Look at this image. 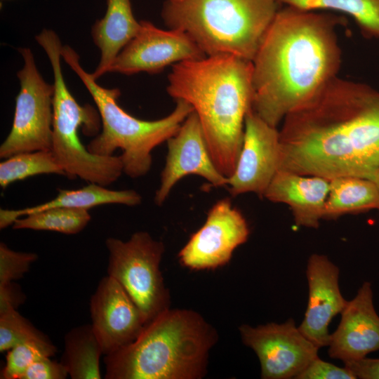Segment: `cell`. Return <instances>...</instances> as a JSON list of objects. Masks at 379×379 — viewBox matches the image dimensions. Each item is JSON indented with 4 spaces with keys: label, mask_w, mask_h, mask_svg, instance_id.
<instances>
[{
    "label": "cell",
    "mask_w": 379,
    "mask_h": 379,
    "mask_svg": "<svg viewBox=\"0 0 379 379\" xmlns=\"http://www.w3.org/2000/svg\"><path fill=\"white\" fill-rule=\"evenodd\" d=\"M371 209L379 211V185L374 181L353 176L330 180L324 219Z\"/></svg>",
    "instance_id": "cell-21"
},
{
    "label": "cell",
    "mask_w": 379,
    "mask_h": 379,
    "mask_svg": "<svg viewBox=\"0 0 379 379\" xmlns=\"http://www.w3.org/2000/svg\"><path fill=\"white\" fill-rule=\"evenodd\" d=\"M279 5L277 0L166 1L161 17L170 29L187 32L207 56L253 61Z\"/></svg>",
    "instance_id": "cell-6"
},
{
    "label": "cell",
    "mask_w": 379,
    "mask_h": 379,
    "mask_svg": "<svg viewBox=\"0 0 379 379\" xmlns=\"http://www.w3.org/2000/svg\"><path fill=\"white\" fill-rule=\"evenodd\" d=\"M168 79V93L192 106L216 168L230 178L241 150L245 118L252 109V61L228 54L182 61L172 66Z\"/></svg>",
    "instance_id": "cell-3"
},
{
    "label": "cell",
    "mask_w": 379,
    "mask_h": 379,
    "mask_svg": "<svg viewBox=\"0 0 379 379\" xmlns=\"http://www.w3.org/2000/svg\"><path fill=\"white\" fill-rule=\"evenodd\" d=\"M355 375L347 368L338 367L323 361L319 357L314 359L297 379H356Z\"/></svg>",
    "instance_id": "cell-29"
},
{
    "label": "cell",
    "mask_w": 379,
    "mask_h": 379,
    "mask_svg": "<svg viewBox=\"0 0 379 379\" xmlns=\"http://www.w3.org/2000/svg\"><path fill=\"white\" fill-rule=\"evenodd\" d=\"M91 325L105 356L133 343L147 325L143 316L114 278L99 282L91 298Z\"/></svg>",
    "instance_id": "cell-15"
},
{
    "label": "cell",
    "mask_w": 379,
    "mask_h": 379,
    "mask_svg": "<svg viewBox=\"0 0 379 379\" xmlns=\"http://www.w3.org/2000/svg\"><path fill=\"white\" fill-rule=\"evenodd\" d=\"M249 233L246 219L230 200H219L209 210L204 224L180 251L179 261L192 270L222 267L247 241Z\"/></svg>",
    "instance_id": "cell-11"
},
{
    "label": "cell",
    "mask_w": 379,
    "mask_h": 379,
    "mask_svg": "<svg viewBox=\"0 0 379 379\" xmlns=\"http://www.w3.org/2000/svg\"><path fill=\"white\" fill-rule=\"evenodd\" d=\"M216 330L198 312L168 309L129 345L105 356L106 379H199Z\"/></svg>",
    "instance_id": "cell-4"
},
{
    "label": "cell",
    "mask_w": 379,
    "mask_h": 379,
    "mask_svg": "<svg viewBox=\"0 0 379 379\" xmlns=\"http://www.w3.org/2000/svg\"><path fill=\"white\" fill-rule=\"evenodd\" d=\"M304 10H330L350 16L364 36L379 39V0H277Z\"/></svg>",
    "instance_id": "cell-23"
},
{
    "label": "cell",
    "mask_w": 379,
    "mask_h": 379,
    "mask_svg": "<svg viewBox=\"0 0 379 379\" xmlns=\"http://www.w3.org/2000/svg\"><path fill=\"white\" fill-rule=\"evenodd\" d=\"M61 363L72 379H100L101 346L91 324L74 327L65 336Z\"/></svg>",
    "instance_id": "cell-22"
},
{
    "label": "cell",
    "mask_w": 379,
    "mask_h": 379,
    "mask_svg": "<svg viewBox=\"0 0 379 379\" xmlns=\"http://www.w3.org/2000/svg\"><path fill=\"white\" fill-rule=\"evenodd\" d=\"M38 258L34 253L18 252L0 243V285L22 278Z\"/></svg>",
    "instance_id": "cell-28"
},
{
    "label": "cell",
    "mask_w": 379,
    "mask_h": 379,
    "mask_svg": "<svg viewBox=\"0 0 379 379\" xmlns=\"http://www.w3.org/2000/svg\"><path fill=\"white\" fill-rule=\"evenodd\" d=\"M168 1H171V2H178V1H180L181 0H167Z\"/></svg>",
    "instance_id": "cell-34"
},
{
    "label": "cell",
    "mask_w": 379,
    "mask_h": 379,
    "mask_svg": "<svg viewBox=\"0 0 379 379\" xmlns=\"http://www.w3.org/2000/svg\"><path fill=\"white\" fill-rule=\"evenodd\" d=\"M57 196L36 206L20 209H0V228L11 225L21 217L53 208H74L88 210L104 204H117L135 206L141 203L142 197L133 190H112L95 183L78 190L58 189Z\"/></svg>",
    "instance_id": "cell-20"
},
{
    "label": "cell",
    "mask_w": 379,
    "mask_h": 379,
    "mask_svg": "<svg viewBox=\"0 0 379 379\" xmlns=\"http://www.w3.org/2000/svg\"><path fill=\"white\" fill-rule=\"evenodd\" d=\"M330 180L279 170L267 188L264 197L288 205L297 226L317 229L324 219Z\"/></svg>",
    "instance_id": "cell-18"
},
{
    "label": "cell",
    "mask_w": 379,
    "mask_h": 379,
    "mask_svg": "<svg viewBox=\"0 0 379 379\" xmlns=\"http://www.w3.org/2000/svg\"><path fill=\"white\" fill-rule=\"evenodd\" d=\"M244 345L258 356L263 379L296 378L318 357L319 348L295 326L293 319L239 328Z\"/></svg>",
    "instance_id": "cell-10"
},
{
    "label": "cell",
    "mask_w": 379,
    "mask_h": 379,
    "mask_svg": "<svg viewBox=\"0 0 379 379\" xmlns=\"http://www.w3.org/2000/svg\"><path fill=\"white\" fill-rule=\"evenodd\" d=\"M281 123L279 170L328 180L353 176L375 182L379 91L337 76Z\"/></svg>",
    "instance_id": "cell-1"
},
{
    "label": "cell",
    "mask_w": 379,
    "mask_h": 379,
    "mask_svg": "<svg viewBox=\"0 0 379 379\" xmlns=\"http://www.w3.org/2000/svg\"><path fill=\"white\" fill-rule=\"evenodd\" d=\"M25 298L18 285L12 282L0 285V311L10 307L17 309Z\"/></svg>",
    "instance_id": "cell-32"
},
{
    "label": "cell",
    "mask_w": 379,
    "mask_h": 379,
    "mask_svg": "<svg viewBox=\"0 0 379 379\" xmlns=\"http://www.w3.org/2000/svg\"><path fill=\"white\" fill-rule=\"evenodd\" d=\"M107 275L124 288L140 310L146 324L170 308V295L160 263L164 244L147 232H135L126 241L109 237Z\"/></svg>",
    "instance_id": "cell-8"
},
{
    "label": "cell",
    "mask_w": 379,
    "mask_h": 379,
    "mask_svg": "<svg viewBox=\"0 0 379 379\" xmlns=\"http://www.w3.org/2000/svg\"><path fill=\"white\" fill-rule=\"evenodd\" d=\"M91 219L88 210L74 208H53L16 219L15 230L54 231L75 234L82 231Z\"/></svg>",
    "instance_id": "cell-24"
},
{
    "label": "cell",
    "mask_w": 379,
    "mask_h": 379,
    "mask_svg": "<svg viewBox=\"0 0 379 379\" xmlns=\"http://www.w3.org/2000/svg\"><path fill=\"white\" fill-rule=\"evenodd\" d=\"M27 342L53 344L46 335L22 317L17 309L10 307L0 311V352L9 350L18 344Z\"/></svg>",
    "instance_id": "cell-26"
},
{
    "label": "cell",
    "mask_w": 379,
    "mask_h": 379,
    "mask_svg": "<svg viewBox=\"0 0 379 379\" xmlns=\"http://www.w3.org/2000/svg\"><path fill=\"white\" fill-rule=\"evenodd\" d=\"M61 55L88 91L101 119L102 131L87 145L88 151L97 155L112 156L121 149L119 157L124 173L131 178L146 175L152 166L153 149L178 132L194 111L192 106L183 100H175L174 110L162 119H137L118 105L119 89L105 88L98 84L92 74L81 66L79 56L72 47L62 46Z\"/></svg>",
    "instance_id": "cell-5"
},
{
    "label": "cell",
    "mask_w": 379,
    "mask_h": 379,
    "mask_svg": "<svg viewBox=\"0 0 379 379\" xmlns=\"http://www.w3.org/2000/svg\"><path fill=\"white\" fill-rule=\"evenodd\" d=\"M67 375V369L61 362L46 357L32 364L22 379H65Z\"/></svg>",
    "instance_id": "cell-30"
},
{
    "label": "cell",
    "mask_w": 379,
    "mask_h": 379,
    "mask_svg": "<svg viewBox=\"0 0 379 379\" xmlns=\"http://www.w3.org/2000/svg\"><path fill=\"white\" fill-rule=\"evenodd\" d=\"M24 65L18 72L20 91L11 130L0 146V157L38 150H51L53 136V85L40 74L32 51L20 48Z\"/></svg>",
    "instance_id": "cell-9"
},
{
    "label": "cell",
    "mask_w": 379,
    "mask_h": 379,
    "mask_svg": "<svg viewBox=\"0 0 379 379\" xmlns=\"http://www.w3.org/2000/svg\"><path fill=\"white\" fill-rule=\"evenodd\" d=\"M339 268L325 255L314 253L308 258V302L298 328L319 349L328 346L329 324L347 302L339 288Z\"/></svg>",
    "instance_id": "cell-16"
},
{
    "label": "cell",
    "mask_w": 379,
    "mask_h": 379,
    "mask_svg": "<svg viewBox=\"0 0 379 379\" xmlns=\"http://www.w3.org/2000/svg\"><path fill=\"white\" fill-rule=\"evenodd\" d=\"M168 153L161 173L154 203L161 206L174 185L187 175L202 177L215 187L228 185V178L216 168L196 112L182 122L178 132L167 141Z\"/></svg>",
    "instance_id": "cell-14"
},
{
    "label": "cell",
    "mask_w": 379,
    "mask_h": 379,
    "mask_svg": "<svg viewBox=\"0 0 379 379\" xmlns=\"http://www.w3.org/2000/svg\"><path fill=\"white\" fill-rule=\"evenodd\" d=\"M344 17L285 6L266 31L253 62L252 109L277 128L285 117L338 76L336 34Z\"/></svg>",
    "instance_id": "cell-2"
},
{
    "label": "cell",
    "mask_w": 379,
    "mask_h": 379,
    "mask_svg": "<svg viewBox=\"0 0 379 379\" xmlns=\"http://www.w3.org/2000/svg\"><path fill=\"white\" fill-rule=\"evenodd\" d=\"M369 281H364L354 298L341 312L336 330L331 334L328 354L343 363L357 360L379 350V316Z\"/></svg>",
    "instance_id": "cell-17"
},
{
    "label": "cell",
    "mask_w": 379,
    "mask_h": 379,
    "mask_svg": "<svg viewBox=\"0 0 379 379\" xmlns=\"http://www.w3.org/2000/svg\"><path fill=\"white\" fill-rule=\"evenodd\" d=\"M375 182L379 185V172L376 175Z\"/></svg>",
    "instance_id": "cell-33"
},
{
    "label": "cell",
    "mask_w": 379,
    "mask_h": 379,
    "mask_svg": "<svg viewBox=\"0 0 379 379\" xmlns=\"http://www.w3.org/2000/svg\"><path fill=\"white\" fill-rule=\"evenodd\" d=\"M280 143L277 128L272 126L253 109L246 114L241 150L234 173L228 178L232 196L264 194L279 169Z\"/></svg>",
    "instance_id": "cell-13"
},
{
    "label": "cell",
    "mask_w": 379,
    "mask_h": 379,
    "mask_svg": "<svg viewBox=\"0 0 379 379\" xmlns=\"http://www.w3.org/2000/svg\"><path fill=\"white\" fill-rule=\"evenodd\" d=\"M41 174L65 175L51 150L18 153L1 162L0 186L6 189L14 182Z\"/></svg>",
    "instance_id": "cell-25"
},
{
    "label": "cell",
    "mask_w": 379,
    "mask_h": 379,
    "mask_svg": "<svg viewBox=\"0 0 379 379\" xmlns=\"http://www.w3.org/2000/svg\"><path fill=\"white\" fill-rule=\"evenodd\" d=\"M357 378L379 379V358L366 357L344 363Z\"/></svg>",
    "instance_id": "cell-31"
},
{
    "label": "cell",
    "mask_w": 379,
    "mask_h": 379,
    "mask_svg": "<svg viewBox=\"0 0 379 379\" xmlns=\"http://www.w3.org/2000/svg\"><path fill=\"white\" fill-rule=\"evenodd\" d=\"M140 23L137 34L117 56L109 72L156 74L168 65L207 56L182 29L164 30L147 20Z\"/></svg>",
    "instance_id": "cell-12"
},
{
    "label": "cell",
    "mask_w": 379,
    "mask_h": 379,
    "mask_svg": "<svg viewBox=\"0 0 379 379\" xmlns=\"http://www.w3.org/2000/svg\"><path fill=\"white\" fill-rule=\"evenodd\" d=\"M140 27L130 0H107L105 15L91 29L94 44L101 53L100 60L92 74L95 80L109 72L117 56L137 34Z\"/></svg>",
    "instance_id": "cell-19"
},
{
    "label": "cell",
    "mask_w": 379,
    "mask_h": 379,
    "mask_svg": "<svg viewBox=\"0 0 379 379\" xmlns=\"http://www.w3.org/2000/svg\"><path fill=\"white\" fill-rule=\"evenodd\" d=\"M52 147L55 159L69 178H79L88 183L107 186L124 173L119 156H100L91 153L81 143L78 130L95 136L101 119L98 109L89 104L79 105L72 95L61 94L53 103Z\"/></svg>",
    "instance_id": "cell-7"
},
{
    "label": "cell",
    "mask_w": 379,
    "mask_h": 379,
    "mask_svg": "<svg viewBox=\"0 0 379 379\" xmlns=\"http://www.w3.org/2000/svg\"><path fill=\"white\" fill-rule=\"evenodd\" d=\"M56 352V347L53 344L43 345L35 342L18 344L8 350L1 378L22 379L32 364L44 357H51Z\"/></svg>",
    "instance_id": "cell-27"
}]
</instances>
